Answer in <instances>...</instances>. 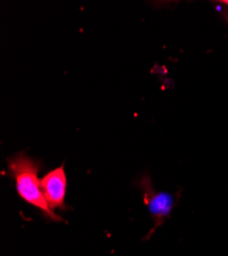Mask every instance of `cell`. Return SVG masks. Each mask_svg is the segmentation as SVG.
Returning a JSON list of instances; mask_svg holds the SVG:
<instances>
[{"instance_id": "6da1fadb", "label": "cell", "mask_w": 228, "mask_h": 256, "mask_svg": "<svg viewBox=\"0 0 228 256\" xmlns=\"http://www.w3.org/2000/svg\"><path fill=\"white\" fill-rule=\"evenodd\" d=\"M41 167V161L19 152L7 159L6 174L14 180L16 193L20 199L37 208L46 220L55 222H64L63 218L49 208L45 200L38 176Z\"/></svg>"}, {"instance_id": "7a4b0ae2", "label": "cell", "mask_w": 228, "mask_h": 256, "mask_svg": "<svg viewBox=\"0 0 228 256\" xmlns=\"http://www.w3.org/2000/svg\"><path fill=\"white\" fill-rule=\"evenodd\" d=\"M133 184L141 190L143 202L154 220V226L146 237L149 240L156 230L170 218L176 204V198L167 192L157 190L148 174H143Z\"/></svg>"}, {"instance_id": "277c9868", "label": "cell", "mask_w": 228, "mask_h": 256, "mask_svg": "<svg viewBox=\"0 0 228 256\" xmlns=\"http://www.w3.org/2000/svg\"><path fill=\"white\" fill-rule=\"evenodd\" d=\"M221 4H225L226 6H228V0H222V2H220Z\"/></svg>"}, {"instance_id": "3957f363", "label": "cell", "mask_w": 228, "mask_h": 256, "mask_svg": "<svg viewBox=\"0 0 228 256\" xmlns=\"http://www.w3.org/2000/svg\"><path fill=\"white\" fill-rule=\"evenodd\" d=\"M67 186L68 180L65 172V163L57 168L50 170L41 180L43 195L52 211L56 209L67 210L70 208L65 203Z\"/></svg>"}]
</instances>
